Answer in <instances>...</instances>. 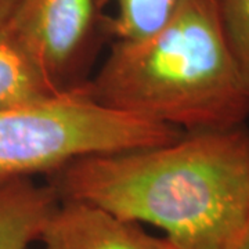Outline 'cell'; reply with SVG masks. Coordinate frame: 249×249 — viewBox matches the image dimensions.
I'll return each instance as SVG.
<instances>
[{
    "mask_svg": "<svg viewBox=\"0 0 249 249\" xmlns=\"http://www.w3.org/2000/svg\"><path fill=\"white\" fill-rule=\"evenodd\" d=\"M60 199L96 205L165 232L173 249H235L249 213V132L89 155L49 175Z\"/></svg>",
    "mask_w": 249,
    "mask_h": 249,
    "instance_id": "6da1fadb",
    "label": "cell"
},
{
    "mask_svg": "<svg viewBox=\"0 0 249 249\" xmlns=\"http://www.w3.org/2000/svg\"><path fill=\"white\" fill-rule=\"evenodd\" d=\"M80 91L103 107L184 133L245 126L249 91L223 31L220 0H181L140 42H112Z\"/></svg>",
    "mask_w": 249,
    "mask_h": 249,
    "instance_id": "7a4b0ae2",
    "label": "cell"
},
{
    "mask_svg": "<svg viewBox=\"0 0 249 249\" xmlns=\"http://www.w3.org/2000/svg\"><path fill=\"white\" fill-rule=\"evenodd\" d=\"M183 130L124 114L80 90L0 111V180L50 175L89 155L176 142Z\"/></svg>",
    "mask_w": 249,
    "mask_h": 249,
    "instance_id": "3957f363",
    "label": "cell"
},
{
    "mask_svg": "<svg viewBox=\"0 0 249 249\" xmlns=\"http://www.w3.org/2000/svg\"><path fill=\"white\" fill-rule=\"evenodd\" d=\"M6 27L58 94L85 86L108 39L98 0H18Z\"/></svg>",
    "mask_w": 249,
    "mask_h": 249,
    "instance_id": "277c9868",
    "label": "cell"
},
{
    "mask_svg": "<svg viewBox=\"0 0 249 249\" xmlns=\"http://www.w3.org/2000/svg\"><path fill=\"white\" fill-rule=\"evenodd\" d=\"M42 249H173L165 238L145 232L96 205L60 199L39 237Z\"/></svg>",
    "mask_w": 249,
    "mask_h": 249,
    "instance_id": "5b68a950",
    "label": "cell"
},
{
    "mask_svg": "<svg viewBox=\"0 0 249 249\" xmlns=\"http://www.w3.org/2000/svg\"><path fill=\"white\" fill-rule=\"evenodd\" d=\"M58 202L49 183L37 184L32 178L0 180V249H29Z\"/></svg>",
    "mask_w": 249,
    "mask_h": 249,
    "instance_id": "8992f818",
    "label": "cell"
},
{
    "mask_svg": "<svg viewBox=\"0 0 249 249\" xmlns=\"http://www.w3.org/2000/svg\"><path fill=\"white\" fill-rule=\"evenodd\" d=\"M58 96L42 68L9 28H0V111Z\"/></svg>",
    "mask_w": 249,
    "mask_h": 249,
    "instance_id": "52a82bcc",
    "label": "cell"
},
{
    "mask_svg": "<svg viewBox=\"0 0 249 249\" xmlns=\"http://www.w3.org/2000/svg\"><path fill=\"white\" fill-rule=\"evenodd\" d=\"M116 4L115 17H106V34L112 42H140L158 34L178 11L181 0H98L103 10Z\"/></svg>",
    "mask_w": 249,
    "mask_h": 249,
    "instance_id": "ba28073f",
    "label": "cell"
},
{
    "mask_svg": "<svg viewBox=\"0 0 249 249\" xmlns=\"http://www.w3.org/2000/svg\"><path fill=\"white\" fill-rule=\"evenodd\" d=\"M223 31L249 91V0H220Z\"/></svg>",
    "mask_w": 249,
    "mask_h": 249,
    "instance_id": "9c48e42d",
    "label": "cell"
},
{
    "mask_svg": "<svg viewBox=\"0 0 249 249\" xmlns=\"http://www.w3.org/2000/svg\"><path fill=\"white\" fill-rule=\"evenodd\" d=\"M18 0H0V28L4 27L17 6Z\"/></svg>",
    "mask_w": 249,
    "mask_h": 249,
    "instance_id": "30bf717a",
    "label": "cell"
},
{
    "mask_svg": "<svg viewBox=\"0 0 249 249\" xmlns=\"http://www.w3.org/2000/svg\"><path fill=\"white\" fill-rule=\"evenodd\" d=\"M235 249H249V213L248 219H247V224H245V229H244V232L241 235V240L237 245Z\"/></svg>",
    "mask_w": 249,
    "mask_h": 249,
    "instance_id": "8fae6325",
    "label": "cell"
}]
</instances>
